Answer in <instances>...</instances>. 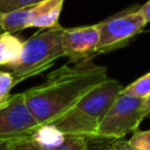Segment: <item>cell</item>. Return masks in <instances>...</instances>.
Segmentation results:
<instances>
[{
  "instance_id": "cell-5",
  "label": "cell",
  "mask_w": 150,
  "mask_h": 150,
  "mask_svg": "<svg viewBox=\"0 0 150 150\" xmlns=\"http://www.w3.org/2000/svg\"><path fill=\"white\" fill-rule=\"evenodd\" d=\"M146 23L148 21L139 12V8L97 23L100 30L97 54L123 47L130 39L137 35Z\"/></svg>"
},
{
  "instance_id": "cell-17",
  "label": "cell",
  "mask_w": 150,
  "mask_h": 150,
  "mask_svg": "<svg viewBox=\"0 0 150 150\" xmlns=\"http://www.w3.org/2000/svg\"><path fill=\"white\" fill-rule=\"evenodd\" d=\"M110 150H145V149H139L136 146H132L128 141L124 139H116L115 142H112L109 145Z\"/></svg>"
},
{
  "instance_id": "cell-21",
  "label": "cell",
  "mask_w": 150,
  "mask_h": 150,
  "mask_svg": "<svg viewBox=\"0 0 150 150\" xmlns=\"http://www.w3.org/2000/svg\"><path fill=\"white\" fill-rule=\"evenodd\" d=\"M86 150H110V148H109V146H107V148H104V146H97V148H89V145H88Z\"/></svg>"
},
{
  "instance_id": "cell-16",
  "label": "cell",
  "mask_w": 150,
  "mask_h": 150,
  "mask_svg": "<svg viewBox=\"0 0 150 150\" xmlns=\"http://www.w3.org/2000/svg\"><path fill=\"white\" fill-rule=\"evenodd\" d=\"M128 142L132 146L150 150V129L145 131H135Z\"/></svg>"
},
{
  "instance_id": "cell-13",
  "label": "cell",
  "mask_w": 150,
  "mask_h": 150,
  "mask_svg": "<svg viewBox=\"0 0 150 150\" xmlns=\"http://www.w3.org/2000/svg\"><path fill=\"white\" fill-rule=\"evenodd\" d=\"M121 93L142 98H146L148 96H150V73L143 75L142 77L123 88Z\"/></svg>"
},
{
  "instance_id": "cell-3",
  "label": "cell",
  "mask_w": 150,
  "mask_h": 150,
  "mask_svg": "<svg viewBox=\"0 0 150 150\" xmlns=\"http://www.w3.org/2000/svg\"><path fill=\"white\" fill-rule=\"evenodd\" d=\"M63 29L61 25L48 28L47 30L38 32L23 42L20 60L14 66L8 67L15 86L21 81L42 74L57 59L66 56L62 46Z\"/></svg>"
},
{
  "instance_id": "cell-12",
  "label": "cell",
  "mask_w": 150,
  "mask_h": 150,
  "mask_svg": "<svg viewBox=\"0 0 150 150\" xmlns=\"http://www.w3.org/2000/svg\"><path fill=\"white\" fill-rule=\"evenodd\" d=\"M62 7H63V2L56 5L55 7H53L52 9H49L48 12H46L45 14L38 16L36 19H34V20L30 22L29 28H30V27H38V28H54V27L60 26V23H59V16H60V14H61Z\"/></svg>"
},
{
  "instance_id": "cell-8",
  "label": "cell",
  "mask_w": 150,
  "mask_h": 150,
  "mask_svg": "<svg viewBox=\"0 0 150 150\" xmlns=\"http://www.w3.org/2000/svg\"><path fill=\"white\" fill-rule=\"evenodd\" d=\"M61 2H64V0H43L26 8L2 14V29L4 32L14 33L18 30L29 28V25L34 19L45 14L46 12H48L49 9H52L53 7Z\"/></svg>"
},
{
  "instance_id": "cell-2",
  "label": "cell",
  "mask_w": 150,
  "mask_h": 150,
  "mask_svg": "<svg viewBox=\"0 0 150 150\" xmlns=\"http://www.w3.org/2000/svg\"><path fill=\"white\" fill-rule=\"evenodd\" d=\"M122 89L118 81L108 77L52 124L66 136H81L94 139L98 124Z\"/></svg>"
},
{
  "instance_id": "cell-1",
  "label": "cell",
  "mask_w": 150,
  "mask_h": 150,
  "mask_svg": "<svg viewBox=\"0 0 150 150\" xmlns=\"http://www.w3.org/2000/svg\"><path fill=\"white\" fill-rule=\"evenodd\" d=\"M107 79L105 67L83 60L57 68L43 83L29 88L23 95L36 121L41 125L52 124Z\"/></svg>"
},
{
  "instance_id": "cell-10",
  "label": "cell",
  "mask_w": 150,
  "mask_h": 150,
  "mask_svg": "<svg viewBox=\"0 0 150 150\" xmlns=\"http://www.w3.org/2000/svg\"><path fill=\"white\" fill-rule=\"evenodd\" d=\"M23 42L8 32L0 33V66L12 67L20 60Z\"/></svg>"
},
{
  "instance_id": "cell-18",
  "label": "cell",
  "mask_w": 150,
  "mask_h": 150,
  "mask_svg": "<svg viewBox=\"0 0 150 150\" xmlns=\"http://www.w3.org/2000/svg\"><path fill=\"white\" fill-rule=\"evenodd\" d=\"M139 12L143 14V16L145 18V20L148 22H150V0H148L141 8H139Z\"/></svg>"
},
{
  "instance_id": "cell-20",
  "label": "cell",
  "mask_w": 150,
  "mask_h": 150,
  "mask_svg": "<svg viewBox=\"0 0 150 150\" xmlns=\"http://www.w3.org/2000/svg\"><path fill=\"white\" fill-rule=\"evenodd\" d=\"M145 104H146V111H148V116L146 117H150V96H148L145 98Z\"/></svg>"
},
{
  "instance_id": "cell-9",
  "label": "cell",
  "mask_w": 150,
  "mask_h": 150,
  "mask_svg": "<svg viewBox=\"0 0 150 150\" xmlns=\"http://www.w3.org/2000/svg\"><path fill=\"white\" fill-rule=\"evenodd\" d=\"M88 138L81 136H67L64 143L57 148H45L36 144L29 136L25 138L13 139L7 150H86Z\"/></svg>"
},
{
  "instance_id": "cell-4",
  "label": "cell",
  "mask_w": 150,
  "mask_h": 150,
  "mask_svg": "<svg viewBox=\"0 0 150 150\" xmlns=\"http://www.w3.org/2000/svg\"><path fill=\"white\" fill-rule=\"evenodd\" d=\"M146 116L145 98L121 93L98 124L95 138L121 139L127 134L137 131Z\"/></svg>"
},
{
  "instance_id": "cell-19",
  "label": "cell",
  "mask_w": 150,
  "mask_h": 150,
  "mask_svg": "<svg viewBox=\"0 0 150 150\" xmlns=\"http://www.w3.org/2000/svg\"><path fill=\"white\" fill-rule=\"evenodd\" d=\"M13 141V139H12ZM12 141H8V139H1L0 138V150H7L8 145L11 144Z\"/></svg>"
},
{
  "instance_id": "cell-22",
  "label": "cell",
  "mask_w": 150,
  "mask_h": 150,
  "mask_svg": "<svg viewBox=\"0 0 150 150\" xmlns=\"http://www.w3.org/2000/svg\"><path fill=\"white\" fill-rule=\"evenodd\" d=\"M1 20H2V13H0V33L4 32V29H2V25H1Z\"/></svg>"
},
{
  "instance_id": "cell-11",
  "label": "cell",
  "mask_w": 150,
  "mask_h": 150,
  "mask_svg": "<svg viewBox=\"0 0 150 150\" xmlns=\"http://www.w3.org/2000/svg\"><path fill=\"white\" fill-rule=\"evenodd\" d=\"M29 137L36 144L45 148H57L62 145L67 138V136L53 124L40 125Z\"/></svg>"
},
{
  "instance_id": "cell-14",
  "label": "cell",
  "mask_w": 150,
  "mask_h": 150,
  "mask_svg": "<svg viewBox=\"0 0 150 150\" xmlns=\"http://www.w3.org/2000/svg\"><path fill=\"white\" fill-rule=\"evenodd\" d=\"M14 86H15V82L12 74L9 71L0 70V107L4 105L12 96L11 90Z\"/></svg>"
},
{
  "instance_id": "cell-15",
  "label": "cell",
  "mask_w": 150,
  "mask_h": 150,
  "mask_svg": "<svg viewBox=\"0 0 150 150\" xmlns=\"http://www.w3.org/2000/svg\"><path fill=\"white\" fill-rule=\"evenodd\" d=\"M43 0H0V13L7 14L14 11L26 8L28 6L35 5Z\"/></svg>"
},
{
  "instance_id": "cell-6",
  "label": "cell",
  "mask_w": 150,
  "mask_h": 150,
  "mask_svg": "<svg viewBox=\"0 0 150 150\" xmlns=\"http://www.w3.org/2000/svg\"><path fill=\"white\" fill-rule=\"evenodd\" d=\"M41 124L27 105L23 93L12 95L0 107V138L19 139L34 134Z\"/></svg>"
},
{
  "instance_id": "cell-7",
  "label": "cell",
  "mask_w": 150,
  "mask_h": 150,
  "mask_svg": "<svg viewBox=\"0 0 150 150\" xmlns=\"http://www.w3.org/2000/svg\"><path fill=\"white\" fill-rule=\"evenodd\" d=\"M100 30L97 25L64 28L62 32V46L64 55L71 63L91 60L97 54Z\"/></svg>"
}]
</instances>
